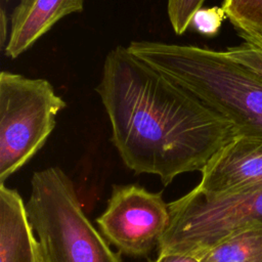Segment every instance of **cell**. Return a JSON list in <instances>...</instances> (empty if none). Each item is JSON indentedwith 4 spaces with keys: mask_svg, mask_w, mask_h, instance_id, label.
Masks as SVG:
<instances>
[{
    "mask_svg": "<svg viewBox=\"0 0 262 262\" xmlns=\"http://www.w3.org/2000/svg\"><path fill=\"white\" fill-rule=\"evenodd\" d=\"M112 126V142L137 174L164 185L208 161L238 136L235 126L190 91L119 45L105 56L96 86Z\"/></svg>",
    "mask_w": 262,
    "mask_h": 262,
    "instance_id": "obj_1",
    "label": "cell"
},
{
    "mask_svg": "<svg viewBox=\"0 0 262 262\" xmlns=\"http://www.w3.org/2000/svg\"><path fill=\"white\" fill-rule=\"evenodd\" d=\"M128 48L231 122L238 135L262 139V77L224 51L145 40Z\"/></svg>",
    "mask_w": 262,
    "mask_h": 262,
    "instance_id": "obj_2",
    "label": "cell"
},
{
    "mask_svg": "<svg viewBox=\"0 0 262 262\" xmlns=\"http://www.w3.org/2000/svg\"><path fill=\"white\" fill-rule=\"evenodd\" d=\"M26 209L44 262H122L85 215L73 181L59 167L33 174Z\"/></svg>",
    "mask_w": 262,
    "mask_h": 262,
    "instance_id": "obj_3",
    "label": "cell"
},
{
    "mask_svg": "<svg viewBox=\"0 0 262 262\" xmlns=\"http://www.w3.org/2000/svg\"><path fill=\"white\" fill-rule=\"evenodd\" d=\"M67 106L51 83L0 73V181L26 165L45 144Z\"/></svg>",
    "mask_w": 262,
    "mask_h": 262,
    "instance_id": "obj_4",
    "label": "cell"
},
{
    "mask_svg": "<svg viewBox=\"0 0 262 262\" xmlns=\"http://www.w3.org/2000/svg\"><path fill=\"white\" fill-rule=\"evenodd\" d=\"M168 206L170 224L159 252L198 256L243 227L262 221V187L222 193L194 187Z\"/></svg>",
    "mask_w": 262,
    "mask_h": 262,
    "instance_id": "obj_5",
    "label": "cell"
},
{
    "mask_svg": "<svg viewBox=\"0 0 262 262\" xmlns=\"http://www.w3.org/2000/svg\"><path fill=\"white\" fill-rule=\"evenodd\" d=\"M170 218L161 192L127 184L113 187L107 207L96 221L106 239L122 253L144 257L159 246Z\"/></svg>",
    "mask_w": 262,
    "mask_h": 262,
    "instance_id": "obj_6",
    "label": "cell"
},
{
    "mask_svg": "<svg viewBox=\"0 0 262 262\" xmlns=\"http://www.w3.org/2000/svg\"><path fill=\"white\" fill-rule=\"evenodd\" d=\"M201 173L195 187L207 193L262 187V139L234 137L208 161Z\"/></svg>",
    "mask_w": 262,
    "mask_h": 262,
    "instance_id": "obj_7",
    "label": "cell"
},
{
    "mask_svg": "<svg viewBox=\"0 0 262 262\" xmlns=\"http://www.w3.org/2000/svg\"><path fill=\"white\" fill-rule=\"evenodd\" d=\"M83 8L84 0H20L10 15L5 54L18 57L62 17Z\"/></svg>",
    "mask_w": 262,
    "mask_h": 262,
    "instance_id": "obj_8",
    "label": "cell"
},
{
    "mask_svg": "<svg viewBox=\"0 0 262 262\" xmlns=\"http://www.w3.org/2000/svg\"><path fill=\"white\" fill-rule=\"evenodd\" d=\"M26 205L17 190L0 184V262H44Z\"/></svg>",
    "mask_w": 262,
    "mask_h": 262,
    "instance_id": "obj_9",
    "label": "cell"
},
{
    "mask_svg": "<svg viewBox=\"0 0 262 262\" xmlns=\"http://www.w3.org/2000/svg\"><path fill=\"white\" fill-rule=\"evenodd\" d=\"M198 257L201 262H262V221L243 227Z\"/></svg>",
    "mask_w": 262,
    "mask_h": 262,
    "instance_id": "obj_10",
    "label": "cell"
},
{
    "mask_svg": "<svg viewBox=\"0 0 262 262\" xmlns=\"http://www.w3.org/2000/svg\"><path fill=\"white\" fill-rule=\"evenodd\" d=\"M222 8L239 36L262 39V0H223Z\"/></svg>",
    "mask_w": 262,
    "mask_h": 262,
    "instance_id": "obj_11",
    "label": "cell"
},
{
    "mask_svg": "<svg viewBox=\"0 0 262 262\" xmlns=\"http://www.w3.org/2000/svg\"><path fill=\"white\" fill-rule=\"evenodd\" d=\"M243 42L228 47L224 52L233 60L262 77V39L241 36Z\"/></svg>",
    "mask_w": 262,
    "mask_h": 262,
    "instance_id": "obj_12",
    "label": "cell"
},
{
    "mask_svg": "<svg viewBox=\"0 0 262 262\" xmlns=\"http://www.w3.org/2000/svg\"><path fill=\"white\" fill-rule=\"evenodd\" d=\"M206 0H168L167 12L173 31L183 34L190 26L193 14L203 7Z\"/></svg>",
    "mask_w": 262,
    "mask_h": 262,
    "instance_id": "obj_13",
    "label": "cell"
},
{
    "mask_svg": "<svg viewBox=\"0 0 262 262\" xmlns=\"http://www.w3.org/2000/svg\"><path fill=\"white\" fill-rule=\"evenodd\" d=\"M225 17L227 16L222 6L202 7L193 14L190 26L200 34L207 37H213L219 32Z\"/></svg>",
    "mask_w": 262,
    "mask_h": 262,
    "instance_id": "obj_14",
    "label": "cell"
},
{
    "mask_svg": "<svg viewBox=\"0 0 262 262\" xmlns=\"http://www.w3.org/2000/svg\"><path fill=\"white\" fill-rule=\"evenodd\" d=\"M151 262H201L199 257L192 254L165 252L160 253L158 258Z\"/></svg>",
    "mask_w": 262,
    "mask_h": 262,
    "instance_id": "obj_15",
    "label": "cell"
},
{
    "mask_svg": "<svg viewBox=\"0 0 262 262\" xmlns=\"http://www.w3.org/2000/svg\"><path fill=\"white\" fill-rule=\"evenodd\" d=\"M7 15L5 13V10L2 8L0 12V46L3 48L6 46L5 41L7 39Z\"/></svg>",
    "mask_w": 262,
    "mask_h": 262,
    "instance_id": "obj_16",
    "label": "cell"
},
{
    "mask_svg": "<svg viewBox=\"0 0 262 262\" xmlns=\"http://www.w3.org/2000/svg\"><path fill=\"white\" fill-rule=\"evenodd\" d=\"M5 1H8V0H5Z\"/></svg>",
    "mask_w": 262,
    "mask_h": 262,
    "instance_id": "obj_17",
    "label": "cell"
}]
</instances>
